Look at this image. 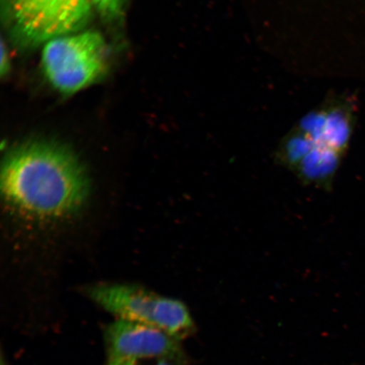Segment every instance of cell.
<instances>
[{
    "label": "cell",
    "instance_id": "cell-9",
    "mask_svg": "<svg viewBox=\"0 0 365 365\" xmlns=\"http://www.w3.org/2000/svg\"><path fill=\"white\" fill-rule=\"evenodd\" d=\"M182 364L175 360L154 358L122 360V361H108V365H179Z\"/></svg>",
    "mask_w": 365,
    "mask_h": 365
},
{
    "label": "cell",
    "instance_id": "cell-4",
    "mask_svg": "<svg viewBox=\"0 0 365 365\" xmlns=\"http://www.w3.org/2000/svg\"><path fill=\"white\" fill-rule=\"evenodd\" d=\"M108 47L97 31L59 36L44 44L42 66L49 83L71 95L101 78L107 68Z\"/></svg>",
    "mask_w": 365,
    "mask_h": 365
},
{
    "label": "cell",
    "instance_id": "cell-8",
    "mask_svg": "<svg viewBox=\"0 0 365 365\" xmlns=\"http://www.w3.org/2000/svg\"><path fill=\"white\" fill-rule=\"evenodd\" d=\"M127 1L128 0H91L94 10L108 21L120 19L124 15Z\"/></svg>",
    "mask_w": 365,
    "mask_h": 365
},
{
    "label": "cell",
    "instance_id": "cell-11",
    "mask_svg": "<svg viewBox=\"0 0 365 365\" xmlns=\"http://www.w3.org/2000/svg\"><path fill=\"white\" fill-rule=\"evenodd\" d=\"M1 365H6V363H4V359H3V358H2V359H1Z\"/></svg>",
    "mask_w": 365,
    "mask_h": 365
},
{
    "label": "cell",
    "instance_id": "cell-5",
    "mask_svg": "<svg viewBox=\"0 0 365 365\" xmlns=\"http://www.w3.org/2000/svg\"><path fill=\"white\" fill-rule=\"evenodd\" d=\"M108 361L163 358L182 364L180 341L158 328L117 319L104 334Z\"/></svg>",
    "mask_w": 365,
    "mask_h": 365
},
{
    "label": "cell",
    "instance_id": "cell-6",
    "mask_svg": "<svg viewBox=\"0 0 365 365\" xmlns=\"http://www.w3.org/2000/svg\"><path fill=\"white\" fill-rule=\"evenodd\" d=\"M342 157L331 149L313 148L293 173L305 186L331 190Z\"/></svg>",
    "mask_w": 365,
    "mask_h": 365
},
{
    "label": "cell",
    "instance_id": "cell-2",
    "mask_svg": "<svg viewBox=\"0 0 365 365\" xmlns=\"http://www.w3.org/2000/svg\"><path fill=\"white\" fill-rule=\"evenodd\" d=\"M4 16L14 41L34 48L59 36L79 33L88 25L91 0H4Z\"/></svg>",
    "mask_w": 365,
    "mask_h": 365
},
{
    "label": "cell",
    "instance_id": "cell-3",
    "mask_svg": "<svg viewBox=\"0 0 365 365\" xmlns=\"http://www.w3.org/2000/svg\"><path fill=\"white\" fill-rule=\"evenodd\" d=\"M96 304L118 319L158 328L181 341L195 331L188 308L181 301L160 296L128 284H100L90 287Z\"/></svg>",
    "mask_w": 365,
    "mask_h": 365
},
{
    "label": "cell",
    "instance_id": "cell-7",
    "mask_svg": "<svg viewBox=\"0 0 365 365\" xmlns=\"http://www.w3.org/2000/svg\"><path fill=\"white\" fill-rule=\"evenodd\" d=\"M312 149V143L294 127L277 145L274 159L278 165L294 172Z\"/></svg>",
    "mask_w": 365,
    "mask_h": 365
},
{
    "label": "cell",
    "instance_id": "cell-10",
    "mask_svg": "<svg viewBox=\"0 0 365 365\" xmlns=\"http://www.w3.org/2000/svg\"><path fill=\"white\" fill-rule=\"evenodd\" d=\"M10 58H9L8 50L4 45V40L1 43V61H0V75L4 76L11 70Z\"/></svg>",
    "mask_w": 365,
    "mask_h": 365
},
{
    "label": "cell",
    "instance_id": "cell-1",
    "mask_svg": "<svg viewBox=\"0 0 365 365\" xmlns=\"http://www.w3.org/2000/svg\"><path fill=\"white\" fill-rule=\"evenodd\" d=\"M88 171L66 145L31 140L15 145L1 165V191L18 211L41 219L78 212L88 200Z\"/></svg>",
    "mask_w": 365,
    "mask_h": 365
}]
</instances>
